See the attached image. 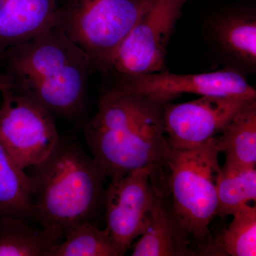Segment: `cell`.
Listing matches in <instances>:
<instances>
[{
    "instance_id": "cell-5",
    "label": "cell",
    "mask_w": 256,
    "mask_h": 256,
    "mask_svg": "<svg viewBox=\"0 0 256 256\" xmlns=\"http://www.w3.org/2000/svg\"><path fill=\"white\" fill-rule=\"evenodd\" d=\"M150 0H68L56 25L106 72L116 52L148 8Z\"/></svg>"
},
{
    "instance_id": "cell-21",
    "label": "cell",
    "mask_w": 256,
    "mask_h": 256,
    "mask_svg": "<svg viewBox=\"0 0 256 256\" xmlns=\"http://www.w3.org/2000/svg\"><path fill=\"white\" fill-rule=\"evenodd\" d=\"M3 54H0V66H2Z\"/></svg>"
},
{
    "instance_id": "cell-18",
    "label": "cell",
    "mask_w": 256,
    "mask_h": 256,
    "mask_svg": "<svg viewBox=\"0 0 256 256\" xmlns=\"http://www.w3.org/2000/svg\"><path fill=\"white\" fill-rule=\"evenodd\" d=\"M52 256H121L108 230L97 228L90 220L70 227L64 233Z\"/></svg>"
},
{
    "instance_id": "cell-19",
    "label": "cell",
    "mask_w": 256,
    "mask_h": 256,
    "mask_svg": "<svg viewBox=\"0 0 256 256\" xmlns=\"http://www.w3.org/2000/svg\"><path fill=\"white\" fill-rule=\"evenodd\" d=\"M220 237L214 238L216 256H256V208L248 204L234 212Z\"/></svg>"
},
{
    "instance_id": "cell-13",
    "label": "cell",
    "mask_w": 256,
    "mask_h": 256,
    "mask_svg": "<svg viewBox=\"0 0 256 256\" xmlns=\"http://www.w3.org/2000/svg\"><path fill=\"white\" fill-rule=\"evenodd\" d=\"M212 36L229 58L245 67L256 66V18L254 12H237L216 18Z\"/></svg>"
},
{
    "instance_id": "cell-12",
    "label": "cell",
    "mask_w": 256,
    "mask_h": 256,
    "mask_svg": "<svg viewBox=\"0 0 256 256\" xmlns=\"http://www.w3.org/2000/svg\"><path fill=\"white\" fill-rule=\"evenodd\" d=\"M140 237L133 248L132 256H196L178 227L161 186Z\"/></svg>"
},
{
    "instance_id": "cell-9",
    "label": "cell",
    "mask_w": 256,
    "mask_h": 256,
    "mask_svg": "<svg viewBox=\"0 0 256 256\" xmlns=\"http://www.w3.org/2000/svg\"><path fill=\"white\" fill-rule=\"evenodd\" d=\"M256 100V96H205L196 100L163 106L168 146L197 148L216 137L236 114Z\"/></svg>"
},
{
    "instance_id": "cell-3",
    "label": "cell",
    "mask_w": 256,
    "mask_h": 256,
    "mask_svg": "<svg viewBox=\"0 0 256 256\" xmlns=\"http://www.w3.org/2000/svg\"><path fill=\"white\" fill-rule=\"evenodd\" d=\"M34 215L42 227L65 233L90 220L102 203L107 176L92 156L60 140L50 156L32 166Z\"/></svg>"
},
{
    "instance_id": "cell-14",
    "label": "cell",
    "mask_w": 256,
    "mask_h": 256,
    "mask_svg": "<svg viewBox=\"0 0 256 256\" xmlns=\"http://www.w3.org/2000/svg\"><path fill=\"white\" fill-rule=\"evenodd\" d=\"M56 228L32 226L16 217L0 218V256H52L63 240Z\"/></svg>"
},
{
    "instance_id": "cell-6",
    "label": "cell",
    "mask_w": 256,
    "mask_h": 256,
    "mask_svg": "<svg viewBox=\"0 0 256 256\" xmlns=\"http://www.w3.org/2000/svg\"><path fill=\"white\" fill-rule=\"evenodd\" d=\"M0 94V143L18 166L32 168L60 141L54 116L13 86Z\"/></svg>"
},
{
    "instance_id": "cell-17",
    "label": "cell",
    "mask_w": 256,
    "mask_h": 256,
    "mask_svg": "<svg viewBox=\"0 0 256 256\" xmlns=\"http://www.w3.org/2000/svg\"><path fill=\"white\" fill-rule=\"evenodd\" d=\"M217 216L224 218L256 200V168L223 164L216 180Z\"/></svg>"
},
{
    "instance_id": "cell-4",
    "label": "cell",
    "mask_w": 256,
    "mask_h": 256,
    "mask_svg": "<svg viewBox=\"0 0 256 256\" xmlns=\"http://www.w3.org/2000/svg\"><path fill=\"white\" fill-rule=\"evenodd\" d=\"M215 138L192 149L168 146L163 191L172 214L196 256H216L210 224L217 216L220 172Z\"/></svg>"
},
{
    "instance_id": "cell-8",
    "label": "cell",
    "mask_w": 256,
    "mask_h": 256,
    "mask_svg": "<svg viewBox=\"0 0 256 256\" xmlns=\"http://www.w3.org/2000/svg\"><path fill=\"white\" fill-rule=\"evenodd\" d=\"M158 174L150 168L138 169L110 180L104 190L106 229L124 256L146 228L160 186Z\"/></svg>"
},
{
    "instance_id": "cell-2",
    "label": "cell",
    "mask_w": 256,
    "mask_h": 256,
    "mask_svg": "<svg viewBox=\"0 0 256 256\" xmlns=\"http://www.w3.org/2000/svg\"><path fill=\"white\" fill-rule=\"evenodd\" d=\"M15 90L53 116L76 120L85 110L88 56L56 25L3 54Z\"/></svg>"
},
{
    "instance_id": "cell-15",
    "label": "cell",
    "mask_w": 256,
    "mask_h": 256,
    "mask_svg": "<svg viewBox=\"0 0 256 256\" xmlns=\"http://www.w3.org/2000/svg\"><path fill=\"white\" fill-rule=\"evenodd\" d=\"M224 164L238 168H256V100L240 110L215 137Z\"/></svg>"
},
{
    "instance_id": "cell-7",
    "label": "cell",
    "mask_w": 256,
    "mask_h": 256,
    "mask_svg": "<svg viewBox=\"0 0 256 256\" xmlns=\"http://www.w3.org/2000/svg\"><path fill=\"white\" fill-rule=\"evenodd\" d=\"M188 0H150L116 52L108 70L120 78L164 70L168 43Z\"/></svg>"
},
{
    "instance_id": "cell-11",
    "label": "cell",
    "mask_w": 256,
    "mask_h": 256,
    "mask_svg": "<svg viewBox=\"0 0 256 256\" xmlns=\"http://www.w3.org/2000/svg\"><path fill=\"white\" fill-rule=\"evenodd\" d=\"M56 0H0V54L55 26Z\"/></svg>"
},
{
    "instance_id": "cell-10",
    "label": "cell",
    "mask_w": 256,
    "mask_h": 256,
    "mask_svg": "<svg viewBox=\"0 0 256 256\" xmlns=\"http://www.w3.org/2000/svg\"><path fill=\"white\" fill-rule=\"evenodd\" d=\"M111 88L140 94L162 105L171 102L183 94L256 96L254 86L242 74L233 69L194 74H176L163 70L120 78Z\"/></svg>"
},
{
    "instance_id": "cell-16",
    "label": "cell",
    "mask_w": 256,
    "mask_h": 256,
    "mask_svg": "<svg viewBox=\"0 0 256 256\" xmlns=\"http://www.w3.org/2000/svg\"><path fill=\"white\" fill-rule=\"evenodd\" d=\"M33 215L31 178L0 143V218Z\"/></svg>"
},
{
    "instance_id": "cell-20",
    "label": "cell",
    "mask_w": 256,
    "mask_h": 256,
    "mask_svg": "<svg viewBox=\"0 0 256 256\" xmlns=\"http://www.w3.org/2000/svg\"><path fill=\"white\" fill-rule=\"evenodd\" d=\"M12 86V78L10 76L9 74L6 73L0 74V92L3 89Z\"/></svg>"
},
{
    "instance_id": "cell-1",
    "label": "cell",
    "mask_w": 256,
    "mask_h": 256,
    "mask_svg": "<svg viewBox=\"0 0 256 256\" xmlns=\"http://www.w3.org/2000/svg\"><path fill=\"white\" fill-rule=\"evenodd\" d=\"M163 106L146 96L110 88L84 129L92 156L110 180L138 169L162 174L168 143Z\"/></svg>"
}]
</instances>
